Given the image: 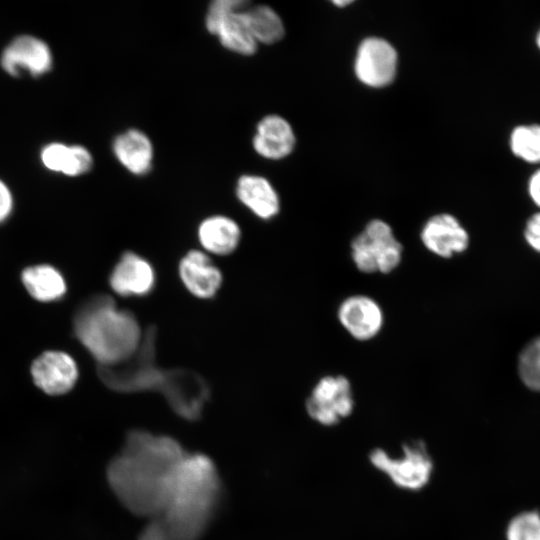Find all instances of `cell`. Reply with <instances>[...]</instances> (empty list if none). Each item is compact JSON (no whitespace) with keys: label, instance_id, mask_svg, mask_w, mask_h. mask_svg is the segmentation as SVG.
<instances>
[{"label":"cell","instance_id":"cell-4","mask_svg":"<svg viewBox=\"0 0 540 540\" xmlns=\"http://www.w3.org/2000/svg\"><path fill=\"white\" fill-rule=\"evenodd\" d=\"M156 338V329L149 327L128 359L115 365H99L98 375L103 383L119 392L159 391L166 370L156 363Z\"/></svg>","mask_w":540,"mask_h":540},{"label":"cell","instance_id":"cell-17","mask_svg":"<svg viewBox=\"0 0 540 540\" xmlns=\"http://www.w3.org/2000/svg\"><path fill=\"white\" fill-rule=\"evenodd\" d=\"M236 194L240 202L261 219H271L280 210L279 196L264 177L241 176L237 182Z\"/></svg>","mask_w":540,"mask_h":540},{"label":"cell","instance_id":"cell-3","mask_svg":"<svg viewBox=\"0 0 540 540\" xmlns=\"http://www.w3.org/2000/svg\"><path fill=\"white\" fill-rule=\"evenodd\" d=\"M74 331L101 366L128 359L142 340L135 316L118 309L107 295L95 296L80 307L74 317Z\"/></svg>","mask_w":540,"mask_h":540},{"label":"cell","instance_id":"cell-8","mask_svg":"<svg viewBox=\"0 0 540 540\" xmlns=\"http://www.w3.org/2000/svg\"><path fill=\"white\" fill-rule=\"evenodd\" d=\"M159 391L179 416L189 420L200 416L210 393L208 384L200 375L182 368L166 370Z\"/></svg>","mask_w":540,"mask_h":540},{"label":"cell","instance_id":"cell-10","mask_svg":"<svg viewBox=\"0 0 540 540\" xmlns=\"http://www.w3.org/2000/svg\"><path fill=\"white\" fill-rule=\"evenodd\" d=\"M75 360L63 351H46L32 363L31 375L35 385L48 395L69 392L78 379Z\"/></svg>","mask_w":540,"mask_h":540},{"label":"cell","instance_id":"cell-16","mask_svg":"<svg viewBox=\"0 0 540 540\" xmlns=\"http://www.w3.org/2000/svg\"><path fill=\"white\" fill-rule=\"evenodd\" d=\"M252 144L262 157L278 160L292 152L295 134L287 120L279 115H268L258 123Z\"/></svg>","mask_w":540,"mask_h":540},{"label":"cell","instance_id":"cell-21","mask_svg":"<svg viewBox=\"0 0 540 540\" xmlns=\"http://www.w3.org/2000/svg\"><path fill=\"white\" fill-rule=\"evenodd\" d=\"M21 280L28 293L40 302L58 300L67 289L63 275L48 264L25 268Z\"/></svg>","mask_w":540,"mask_h":540},{"label":"cell","instance_id":"cell-14","mask_svg":"<svg viewBox=\"0 0 540 540\" xmlns=\"http://www.w3.org/2000/svg\"><path fill=\"white\" fill-rule=\"evenodd\" d=\"M109 283L121 296H144L154 287L155 272L146 259L135 253L126 252L113 268Z\"/></svg>","mask_w":540,"mask_h":540},{"label":"cell","instance_id":"cell-7","mask_svg":"<svg viewBox=\"0 0 540 540\" xmlns=\"http://www.w3.org/2000/svg\"><path fill=\"white\" fill-rule=\"evenodd\" d=\"M353 395L349 380L342 375L321 378L306 402L309 416L323 425H334L351 414Z\"/></svg>","mask_w":540,"mask_h":540},{"label":"cell","instance_id":"cell-30","mask_svg":"<svg viewBox=\"0 0 540 540\" xmlns=\"http://www.w3.org/2000/svg\"><path fill=\"white\" fill-rule=\"evenodd\" d=\"M526 189L529 199L540 211V166L535 167L529 175Z\"/></svg>","mask_w":540,"mask_h":540},{"label":"cell","instance_id":"cell-9","mask_svg":"<svg viewBox=\"0 0 540 540\" xmlns=\"http://www.w3.org/2000/svg\"><path fill=\"white\" fill-rule=\"evenodd\" d=\"M354 70L359 81L367 86H387L396 75L397 52L385 39L366 38L358 47Z\"/></svg>","mask_w":540,"mask_h":540},{"label":"cell","instance_id":"cell-19","mask_svg":"<svg viewBox=\"0 0 540 540\" xmlns=\"http://www.w3.org/2000/svg\"><path fill=\"white\" fill-rule=\"evenodd\" d=\"M43 165L53 172L79 176L88 172L93 164L90 152L81 145L50 143L41 151Z\"/></svg>","mask_w":540,"mask_h":540},{"label":"cell","instance_id":"cell-2","mask_svg":"<svg viewBox=\"0 0 540 540\" xmlns=\"http://www.w3.org/2000/svg\"><path fill=\"white\" fill-rule=\"evenodd\" d=\"M220 495V479L210 458L185 454L159 518L175 540H198L216 512Z\"/></svg>","mask_w":540,"mask_h":540},{"label":"cell","instance_id":"cell-25","mask_svg":"<svg viewBox=\"0 0 540 540\" xmlns=\"http://www.w3.org/2000/svg\"><path fill=\"white\" fill-rule=\"evenodd\" d=\"M518 373L526 387L540 392V337L531 340L521 350Z\"/></svg>","mask_w":540,"mask_h":540},{"label":"cell","instance_id":"cell-11","mask_svg":"<svg viewBox=\"0 0 540 540\" xmlns=\"http://www.w3.org/2000/svg\"><path fill=\"white\" fill-rule=\"evenodd\" d=\"M1 66L12 76H19L22 72L40 76L51 69L52 54L43 40L31 35H22L4 49Z\"/></svg>","mask_w":540,"mask_h":540},{"label":"cell","instance_id":"cell-20","mask_svg":"<svg viewBox=\"0 0 540 540\" xmlns=\"http://www.w3.org/2000/svg\"><path fill=\"white\" fill-rule=\"evenodd\" d=\"M201 245L209 252L226 255L239 244L241 231L238 224L229 217L216 215L206 218L198 229Z\"/></svg>","mask_w":540,"mask_h":540},{"label":"cell","instance_id":"cell-13","mask_svg":"<svg viewBox=\"0 0 540 540\" xmlns=\"http://www.w3.org/2000/svg\"><path fill=\"white\" fill-rule=\"evenodd\" d=\"M337 317L342 327L359 341H367L377 336L384 324L380 305L366 295L347 297L340 304Z\"/></svg>","mask_w":540,"mask_h":540},{"label":"cell","instance_id":"cell-24","mask_svg":"<svg viewBox=\"0 0 540 540\" xmlns=\"http://www.w3.org/2000/svg\"><path fill=\"white\" fill-rule=\"evenodd\" d=\"M508 146L514 157L534 166H540V123H521L514 126L508 136Z\"/></svg>","mask_w":540,"mask_h":540},{"label":"cell","instance_id":"cell-22","mask_svg":"<svg viewBox=\"0 0 540 540\" xmlns=\"http://www.w3.org/2000/svg\"><path fill=\"white\" fill-rule=\"evenodd\" d=\"M244 9L225 17L218 24L214 35L219 38L220 43L225 48L237 54L248 56L255 53L257 41L245 20Z\"/></svg>","mask_w":540,"mask_h":540},{"label":"cell","instance_id":"cell-1","mask_svg":"<svg viewBox=\"0 0 540 540\" xmlns=\"http://www.w3.org/2000/svg\"><path fill=\"white\" fill-rule=\"evenodd\" d=\"M185 454L173 438L131 431L108 466L109 485L133 514L159 518L167 504L176 468Z\"/></svg>","mask_w":540,"mask_h":540},{"label":"cell","instance_id":"cell-6","mask_svg":"<svg viewBox=\"0 0 540 540\" xmlns=\"http://www.w3.org/2000/svg\"><path fill=\"white\" fill-rule=\"evenodd\" d=\"M372 464L386 473L399 487L418 490L428 481L432 472V461L423 442L404 446V456L390 458L383 450L375 449L370 454Z\"/></svg>","mask_w":540,"mask_h":540},{"label":"cell","instance_id":"cell-12","mask_svg":"<svg viewBox=\"0 0 540 540\" xmlns=\"http://www.w3.org/2000/svg\"><path fill=\"white\" fill-rule=\"evenodd\" d=\"M424 247L441 258L461 254L469 246V234L459 220L448 213L432 216L424 224L421 233Z\"/></svg>","mask_w":540,"mask_h":540},{"label":"cell","instance_id":"cell-31","mask_svg":"<svg viewBox=\"0 0 540 540\" xmlns=\"http://www.w3.org/2000/svg\"><path fill=\"white\" fill-rule=\"evenodd\" d=\"M13 209V197L8 186L0 180V223L5 221Z\"/></svg>","mask_w":540,"mask_h":540},{"label":"cell","instance_id":"cell-18","mask_svg":"<svg viewBox=\"0 0 540 540\" xmlns=\"http://www.w3.org/2000/svg\"><path fill=\"white\" fill-rule=\"evenodd\" d=\"M118 161L135 175L146 174L152 166L153 146L150 139L137 129L127 130L113 142Z\"/></svg>","mask_w":540,"mask_h":540},{"label":"cell","instance_id":"cell-28","mask_svg":"<svg viewBox=\"0 0 540 540\" xmlns=\"http://www.w3.org/2000/svg\"><path fill=\"white\" fill-rule=\"evenodd\" d=\"M523 235L528 246L540 254V211L533 213L527 219Z\"/></svg>","mask_w":540,"mask_h":540},{"label":"cell","instance_id":"cell-33","mask_svg":"<svg viewBox=\"0 0 540 540\" xmlns=\"http://www.w3.org/2000/svg\"><path fill=\"white\" fill-rule=\"evenodd\" d=\"M334 3L336 5H339V6H343V5L345 6V5L349 4L350 1H335Z\"/></svg>","mask_w":540,"mask_h":540},{"label":"cell","instance_id":"cell-26","mask_svg":"<svg viewBox=\"0 0 540 540\" xmlns=\"http://www.w3.org/2000/svg\"><path fill=\"white\" fill-rule=\"evenodd\" d=\"M507 540H540V515L524 512L514 517L506 532Z\"/></svg>","mask_w":540,"mask_h":540},{"label":"cell","instance_id":"cell-29","mask_svg":"<svg viewBox=\"0 0 540 540\" xmlns=\"http://www.w3.org/2000/svg\"><path fill=\"white\" fill-rule=\"evenodd\" d=\"M138 540H175L160 518L151 519L145 526Z\"/></svg>","mask_w":540,"mask_h":540},{"label":"cell","instance_id":"cell-15","mask_svg":"<svg viewBox=\"0 0 540 540\" xmlns=\"http://www.w3.org/2000/svg\"><path fill=\"white\" fill-rule=\"evenodd\" d=\"M179 275L187 290L196 297H213L222 284V274L210 258L192 250L180 261Z\"/></svg>","mask_w":540,"mask_h":540},{"label":"cell","instance_id":"cell-5","mask_svg":"<svg viewBox=\"0 0 540 540\" xmlns=\"http://www.w3.org/2000/svg\"><path fill=\"white\" fill-rule=\"evenodd\" d=\"M403 247L388 223L371 220L351 242L352 260L360 272L390 273L402 259Z\"/></svg>","mask_w":540,"mask_h":540},{"label":"cell","instance_id":"cell-27","mask_svg":"<svg viewBox=\"0 0 540 540\" xmlns=\"http://www.w3.org/2000/svg\"><path fill=\"white\" fill-rule=\"evenodd\" d=\"M248 5L246 1L238 0H215L210 3L205 18L207 30L214 34L218 24L233 12L242 10Z\"/></svg>","mask_w":540,"mask_h":540},{"label":"cell","instance_id":"cell-32","mask_svg":"<svg viewBox=\"0 0 540 540\" xmlns=\"http://www.w3.org/2000/svg\"><path fill=\"white\" fill-rule=\"evenodd\" d=\"M534 42H535L536 48L540 52V27L536 31Z\"/></svg>","mask_w":540,"mask_h":540},{"label":"cell","instance_id":"cell-23","mask_svg":"<svg viewBox=\"0 0 540 540\" xmlns=\"http://www.w3.org/2000/svg\"><path fill=\"white\" fill-rule=\"evenodd\" d=\"M243 14L257 43L274 44L284 36L283 22L271 7L258 5L245 8Z\"/></svg>","mask_w":540,"mask_h":540}]
</instances>
